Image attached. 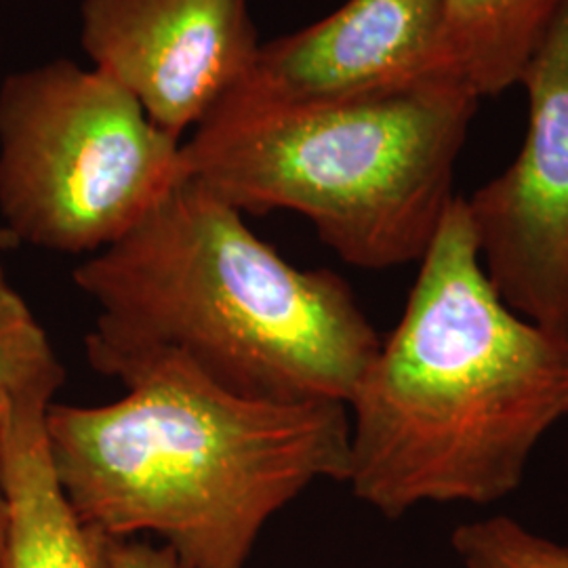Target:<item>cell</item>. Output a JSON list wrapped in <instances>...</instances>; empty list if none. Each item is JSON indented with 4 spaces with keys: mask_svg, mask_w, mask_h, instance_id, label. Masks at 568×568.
<instances>
[{
    "mask_svg": "<svg viewBox=\"0 0 568 568\" xmlns=\"http://www.w3.org/2000/svg\"><path fill=\"white\" fill-rule=\"evenodd\" d=\"M345 485L386 518L424 504L488 506L516 493L568 415V333L509 307L455 199L403 318L349 403Z\"/></svg>",
    "mask_w": 568,
    "mask_h": 568,
    "instance_id": "obj_1",
    "label": "cell"
},
{
    "mask_svg": "<svg viewBox=\"0 0 568 568\" xmlns=\"http://www.w3.org/2000/svg\"><path fill=\"white\" fill-rule=\"evenodd\" d=\"M244 217L187 175L82 260L72 278L98 307L89 365L122 384L173 361L248 400L347 406L382 337L342 276L288 264Z\"/></svg>",
    "mask_w": 568,
    "mask_h": 568,
    "instance_id": "obj_2",
    "label": "cell"
},
{
    "mask_svg": "<svg viewBox=\"0 0 568 568\" xmlns=\"http://www.w3.org/2000/svg\"><path fill=\"white\" fill-rule=\"evenodd\" d=\"M105 405H51L55 476L84 525L154 535L185 568H246L265 525L318 480L345 483L342 403H262L164 361Z\"/></svg>",
    "mask_w": 568,
    "mask_h": 568,
    "instance_id": "obj_3",
    "label": "cell"
},
{
    "mask_svg": "<svg viewBox=\"0 0 568 568\" xmlns=\"http://www.w3.org/2000/svg\"><path fill=\"white\" fill-rule=\"evenodd\" d=\"M480 98L455 79L199 129L183 164L244 215L291 211L354 267L419 264L457 199L455 166Z\"/></svg>",
    "mask_w": 568,
    "mask_h": 568,
    "instance_id": "obj_4",
    "label": "cell"
},
{
    "mask_svg": "<svg viewBox=\"0 0 568 568\" xmlns=\"http://www.w3.org/2000/svg\"><path fill=\"white\" fill-rule=\"evenodd\" d=\"M185 178L182 140L98 68L60 58L0 82V215L18 244L87 260Z\"/></svg>",
    "mask_w": 568,
    "mask_h": 568,
    "instance_id": "obj_5",
    "label": "cell"
},
{
    "mask_svg": "<svg viewBox=\"0 0 568 568\" xmlns=\"http://www.w3.org/2000/svg\"><path fill=\"white\" fill-rule=\"evenodd\" d=\"M525 143L466 199L488 281L530 323L568 333V0L520 79Z\"/></svg>",
    "mask_w": 568,
    "mask_h": 568,
    "instance_id": "obj_6",
    "label": "cell"
},
{
    "mask_svg": "<svg viewBox=\"0 0 568 568\" xmlns=\"http://www.w3.org/2000/svg\"><path fill=\"white\" fill-rule=\"evenodd\" d=\"M443 77L453 79L440 0H345L325 20L262 42L241 84L199 129L356 102Z\"/></svg>",
    "mask_w": 568,
    "mask_h": 568,
    "instance_id": "obj_7",
    "label": "cell"
},
{
    "mask_svg": "<svg viewBox=\"0 0 568 568\" xmlns=\"http://www.w3.org/2000/svg\"><path fill=\"white\" fill-rule=\"evenodd\" d=\"M81 44L178 140L241 84L262 47L248 0H82Z\"/></svg>",
    "mask_w": 568,
    "mask_h": 568,
    "instance_id": "obj_8",
    "label": "cell"
},
{
    "mask_svg": "<svg viewBox=\"0 0 568 568\" xmlns=\"http://www.w3.org/2000/svg\"><path fill=\"white\" fill-rule=\"evenodd\" d=\"M49 408L23 406L2 426L9 532L0 568H112L110 537L82 523L55 476Z\"/></svg>",
    "mask_w": 568,
    "mask_h": 568,
    "instance_id": "obj_9",
    "label": "cell"
},
{
    "mask_svg": "<svg viewBox=\"0 0 568 568\" xmlns=\"http://www.w3.org/2000/svg\"><path fill=\"white\" fill-rule=\"evenodd\" d=\"M565 0H440L448 74L480 100L520 84Z\"/></svg>",
    "mask_w": 568,
    "mask_h": 568,
    "instance_id": "obj_10",
    "label": "cell"
},
{
    "mask_svg": "<svg viewBox=\"0 0 568 568\" xmlns=\"http://www.w3.org/2000/svg\"><path fill=\"white\" fill-rule=\"evenodd\" d=\"M65 368L47 331L0 267V426L23 406H51Z\"/></svg>",
    "mask_w": 568,
    "mask_h": 568,
    "instance_id": "obj_11",
    "label": "cell"
},
{
    "mask_svg": "<svg viewBox=\"0 0 568 568\" xmlns=\"http://www.w3.org/2000/svg\"><path fill=\"white\" fill-rule=\"evenodd\" d=\"M464 568H568V546L509 516L466 523L450 535Z\"/></svg>",
    "mask_w": 568,
    "mask_h": 568,
    "instance_id": "obj_12",
    "label": "cell"
},
{
    "mask_svg": "<svg viewBox=\"0 0 568 568\" xmlns=\"http://www.w3.org/2000/svg\"><path fill=\"white\" fill-rule=\"evenodd\" d=\"M110 560L112 568H185L171 549L145 544L140 537H110Z\"/></svg>",
    "mask_w": 568,
    "mask_h": 568,
    "instance_id": "obj_13",
    "label": "cell"
},
{
    "mask_svg": "<svg viewBox=\"0 0 568 568\" xmlns=\"http://www.w3.org/2000/svg\"><path fill=\"white\" fill-rule=\"evenodd\" d=\"M7 532H9V499H7L4 469H2V426H0V560L7 546Z\"/></svg>",
    "mask_w": 568,
    "mask_h": 568,
    "instance_id": "obj_14",
    "label": "cell"
},
{
    "mask_svg": "<svg viewBox=\"0 0 568 568\" xmlns=\"http://www.w3.org/2000/svg\"><path fill=\"white\" fill-rule=\"evenodd\" d=\"M18 246V241L4 230V227H0V251H7V248H16Z\"/></svg>",
    "mask_w": 568,
    "mask_h": 568,
    "instance_id": "obj_15",
    "label": "cell"
}]
</instances>
